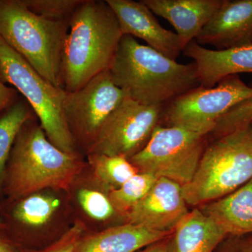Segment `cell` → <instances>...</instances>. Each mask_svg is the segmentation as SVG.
I'll return each mask as SVG.
<instances>
[{
    "label": "cell",
    "instance_id": "16",
    "mask_svg": "<svg viewBox=\"0 0 252 252\" xmlns=\"http://www.w3.org/2000/svg\"><path fill=\"white\" fill-rule=\"evenodd\" d=\"M223 0H142L153 14L173 26L182 51L195 40Z\"/></svg>",
    "mask_w": 252,
    "mask_h": 252
},
{
    "label": "cell",
    "instance_id": "24",
    "mask_svg": "<svg viewBox=\"0 0 252 252\" xmlns=\"http://www.w3.org/2000/svg\"><path fill=\"white\" fill-rule=\"evenodd\" d=\"M252 124V96L236 104L217 121L210 135L216 139Z\"/></svg>",
    "mask_w": 252,
    "mask_h": 252
},
{
    "label": "cell",
    "instance_id": "29",
    "mask_svg": "<svg viewBox=\"0 0 252 252\" xmlns=\"http://www.w3.org/2000/svg\"><path fill=\"white\" fill-rule=\"evenodd\" d=\"M236 242L232 245L228 252H252V235L248 238L236 236Z\"/></svg>",
    "mask_w": 252,
    "mask_h": 252
},
{
    "label": "cell",
    "instance_id": "12",
    "mask_svg": "<svg viewBox=\"0 0 252 252\" xmlns=\"http://www.w3.org/2000/svg\"><path fill=\"white\" fill-rule=\"evenodd\" d=\"M65 190L74 223L82 225L84 234L126 223L113 205L110 190L96 178L87 162Z\"/></svg>",
    "mask_w": 252,
    "mask_h": 252
},
{
    "label": "cell",
    "instance_id": "11",
    "mask_svg": "<svg viewBox=\"0 0 252 252\" xmlns=\"http://www.w3.org/2000/svg\"><path fill=\"white\" fill-rule=\"evenodd\" d=\"M163 108L143 105L126 97L104 123L87 155L118 156L129 160L148 143L161 120Z\"/></svg>",
    "mask_w": 252,
    "mask_h": 252
},
{
    "label": "cell",
    "instance_id": "2",
    "mask_svg": "<svg viewBox=\"0 0 252 252\" xmlns=\"http://www.w3.org/2000/svg\"><path fill=\"white\" fill-rule=\"evenodd\" d=\"M108 3L84 0L70 20L62 54L63 89L74 92L107 70L122 37Z\"/></svg>",
    "mask_w": 252,
    "mask_h": 252
},
{
    "label": "cell",
    "instance_id": "10",
    "mask_svg": "<svg viewBox=\"0 0 252 252\" xmlns=\"http://www.w3.org/2000/svg\"><path fill=\"white\" fill-rule=\"evenodd\" d=\"M125 97L108 69L79 90L66 91L63 111L78 153L86 158L104 123Z\"/></svg>",
    "mask_w": 252,
    "mask_h": 252
},
{
    "label": "cell",
    "instance_id": "22",
    "mask_svg": "<svg viewBox=\"0 0 252 252\" xmlns=\"http://www.w3.org/2000/svg\"><path fill=\"white\" fill-rule=\"evenodd\" d=\"M86 160L96 178L111 192L138 173L125 157L92 154L86 156Z\"/></svg>",
    "mask_w": 252,
    "mask_h": 252
},
{
    "label": "cell",
    "instance_id": "26",
    "mask_svg": "<svg viewBox=\"0 0 252 252\" xmlns=\"http://www.w3.org/2000/svg\"><path fill=\"white\" fill-rule=\"evenodd\" d=\"M84 234L82 225L79 223H74L71 229L63 238L52 245L39 250L18 249L17 252H74L78 242Z\"/></svg>",
    "mask_w": 252,
    "mask_h": 252
},
{
    "label": "cell",
    "instance_id": "28",
    "mask_svg": "<svg viewBox=\"0 0 252 252\" xmlns=\"http://www.w3.org/2000/svg\"><path fill=\"white\" fill-rule=\"evenodd\" d=\"M166 238L160 240L149 246L146 247L137 252H175L174 250L173 240Z\"/></svg>",
    "mask_w": 252,
    "mask_h": 252
},
{
    "label": "cell",
    "instance_id": "19",
    "mask_svg": "<svg viewBox=\"0 0 252 252\" xmlns=\"http://www.w3.org/2000/svg\"><path fill=\"white\" fill-rule=\"evenodd\" d=\"M227 235L252 234V179L223 198L199 207Z\"/></svg>",
    "mask_w": 252,
    "mask_h": 252
},
{
    "label": "cell",
    "instance_id": "14",
    "mask_svg": "<svg viewBox=\"0 0 252 252\" xmlns=\"http://www.w3.org/2000/svg\"><path fill=\"white\" fill-rule=\"evenodd\" d=\"M117 16L122 35L142 39L149 47L175 60L180 56L178 36L162 27L145 4L132 0H106Z\"/></svg>",
    "mask_w": 252,
    "mask_h": 252
},
{
    "label": "cell",
    "instance_id": "18",
    "mask_svg": "<svg viewBox=\"0 0 252 252\" xmlns=\"http://www.w3.org/2000/svg\"><path fill=\"white\" fill-rule=\"evenodd\" d=\"M169 234L125 223L83 235L74 252H137L166 238Z\"/></svg>",
    "mask_w": 252,
    "mask_h": 252
},
{
    "label": "cell",
    "instance_id": "20",
    "mask_svg": "<svg viewBox=\"0 0 252 252\" xmlns=\"http://www.w3.org/2000/svg\"><path fill=\"white\" fill-rule=\"evenodd\" d=\"M174 230L175 252H212L228 235L199 208L189 212Z\"/></svg>",
    "mask_w": 252,
    "mask_h": 252
},
{
    "label": "cell",
    "instance_id": "27",
    "mask_svg": "<svg viewBox=\"0 0 252 252\" xmlns=\"http://www.w3.org/2000/svg\"><path fill=\"white\" fill-rule=\"evenodd\" d=\"M18 91L0 81V114L6 112L18 100Z\"/></svg>",
    "mask_w": 252,
    "mask_h": 252
},
{
    "label": "cell",
    "instance_id": "21",
    "mask_svg": "<svg viewBox=\"0 0 252 252\" xmlns=\"http://www.w3.org/2000/svg\"><path fill=\"white\" fill-rule=\"evenodd\" d=\"M36 117L26 99H18L0 116V201L4 198L5 170L15 138L28 120Z\"/></svg>",
    "mask_w": 252,
    "mask_h": 252
},
{
    "label": "cell",
    "instance_id": "30",
    "mask_svg": "<svg viewBox=\"0 0 252 252\" xmlns=\"http://www.w3.org/2000/svg\"><path fill=\"white\" fill-rule=\"evenodd\" d=\"M18 248L4 233L0 229V252H17Z\"/></svg>",
    "mask_w": 252,
    "mask_h": 252
},
{
    "label": "cell",
    "instance_id": "3",
    "mask_svg": "<svg viewBox=\"0 0 252 252\" xmlns=\"http://www.w3.org/2000/svg\"><path fill=\"white\" fill-rule=\"evenodd\" d=\"M86 165L85 157L55 146L37 118H32L15 138L5 170L4 198H17L45 189L66 190Z\"/></svg>",
    "mask_w": 252,
    "mask_h": 252
},
{
    "label": "cell",
    "instance_id": "17",
    "mask_svg": "<svg viewBox=\"0 0 252 252\" xmlns=\"http://www.w3.org/2000/svg\"><path fill=\"white\" fill-rule=\"evenodd\" d=\"M182 52L193 60L201 87H213L228 76L252 73V44L219 51L193 40Z\"/></svg>",
    "mask_w": 252,
    "mask_h": 252
},
{
    "label": "cell",
    "instance_id": "23",
    "mask_svg": "<svg viewBox=\"0 0 252 252\" xmlns=\"http://www.w3.org/2000/svg\"><path fill=\"white\" fill-rule=\"evenodd\" d=\"M157 180L153 175L138 172L122 187L111 192L113 205L126 223L132 209L146 196Z\"/></svg>",
    "mask_w": 252,
    "mask_h": 252
},
{
    "label": "cell",
    "instance_id": "15",
    "mask_svg": "<svg viewBox=\"0 0 252 252\" xmlns=\"http://www.w3.org/2000/svg\"><path fill=\"white\" fill-rule=\"evenodd\" d=\"M195 41L219 51L252 44V0H223Z\"/></svg>",
    "mask_w": 252,
    "mask_h": 252
},
{
    "label": "cell",
    "instance_id": "13",
    "mask_svg": "<svg viewBox=\"0 0 252 252\" xmlns=\"http://www.w3.org/2000/svg\"><path fill=\"white\" fill-rule=\"evenodd\" d=\"M188 213L182 186L167 179L158 178L146 196L132 209L127 223L170 233Z\"/></svg>",
    "mask_w": 252,
    "mask_h": 252
},
{
    "label": "cell",
    "instance_id": "9",
    "mask_svg": "<svg viewBox=\"0 0 252 252\" xmlns=\"http://www.w3.org/2000/svg\"><path fill=\"white\" fill-rule=\"evenodd\" d=\"M251 96V86L238 74L228 76L213 87L199 86L172 99L164 106L161 119L167 126L208 136L222 116Z\"/></svg>",
    "mask_w": 252,
    "mask_h": 252
},
{
    "label": "cell",
    "instance_id": "1",
    "mask_svg": "<svg viewBox=\"0 0 252 252\" xmlns=\"http://www.w3.org/2000/svg\"><path fill=\"white\" fill-rule=\"evenodd\" d=\"M108 72L126 97L146 106H165L200 86L195 63L181 64L129 35L122 36Z\"/></svg>",
    "mask_w": 252,
    "mask_h": 252
},
{
    "label": "cell",
    "instance_id": "6",
    "mask_svg": "<svg viewBox=\"0 0 252 252\" xmlns=\"http://www.w3.org/2000/svg\"><path fill=\"white\" fill-rule=\"evenodd\" d=\"M252 179V124L207 144L191 181L182 187L187 205L200 206Z\"/></svg>",
    "mask_w": 252,
    "mask_h": 252
},
{
    "label": "cell",
    "instance_id": "25",
    "mask_svg": "<svg viewBox=\"0 0 252 252\" xmlns=\"http://www.w3.org/2000/svg\"><path fill=\"white\" fill-rule=\"evenodd\" d=\"M84 0H21L34 14L53 20L71 19Z\"/></svg>",
    "mask_w": 252,
    "mask_h": 252
},
{
    "label": "cell",
    "instance_id": "8",
    "mask_svg": "<svg viewBox=\"0 0 252 252\" xmlns=\"http://www.w3.org/2000/svg\"><path fill=\"white\" fill-rule=\"evenodd\" d=\"M207 137L177 126L158 125L148 143L129 160L138 172L167 179L184 187L196 172Z\"/></svg>",
    "mask_w": 252,
    "mask_h": 252
},
{
    "label": "cell",
    "instance_id": "4",
    "mask_svg": "<svg viewBox=\"0 0 252 252\" xmlns=\"http://www.w3.org/2000/svg\"><path fill=\"white\" fill-rule=\"evenodd\" d=\"M70 20L39 16L21 0H0V37L46 80L61 89L63 49Z\"/></svg>",
    "mask_w": 252,
    "mask_h": 252
},
{
    "label": "cell",
    "instance_id": "5",
    "mask_svg": "<svg viewBox=\"0 0 252 252\" xmlns=\"http://www.w3.org/2000/svg\"><path fill=\"white\" fill-rule=\"evenodd\" d=\"M2 229L18 249L39 250L63 238L74 224L67 192L45 189L0 201Z\"/></svg>",
    "mask_w": 252,
    "mask_h": 252
},
{
    "label": "cell",
    "instance_id": "31",
    "mask_svg": "<svg viewBox=\"0 0 252 252\" xmlns=\"http://www.w3.org/2000/svg\"><path fill=\"white\" fill-rule=\"evenodd\" d=\"M3 228V224H2V223H1V220H0V229H1V228Z\"/></svg>",
    "mask_w": 252,
    "mask_h": 252
},
{
    "label": "cell",
    "instance_id": "7",
    "mask_svg": "<svg viewBox=\"0 0 252 252\" xmlns=\"http://www.w3.org/2000/svg\"><path fill=\"white\" fill-rule=\"evenodd\" d=\"M0 81L23 94L55 146L65 153L79 154L63 111L66 91L46 80L1 37Z\"/></svg>",
    "mask_w": 252,
    "mask_h": 252
}]
</instances>
